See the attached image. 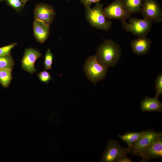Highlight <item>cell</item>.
<instances>
[{
    "instance_id": "23",
    "label": "cell",
    "mask_w": 162,
    "mask_h": 162,
    "mask_svg": "<svg viewBox=\"0 0 162 162\" xmlns=\"http://www.w3.org/2000/svg\"><path fill=\"white\" fill-rule=\"evenodd\" d=\"M17 44V43H14L9 45L0 47V56L10 54L12 49Z\"/></svg>"
},
{
    "instance_id": "4",
    "label": "cell",
    "mask_w": 162,
    "mask_h": 162,
    "mask_svg": "<svg viewBox=\"0 0 162 162\" xmlns=\"http://www.w3.org/2000/svg\"><path fill=\"white\" fill-rule=\"evenodd\" d=\"M121 22L122 27L127 32L138 37L147 34L151 30L153 22L145 18L141 19L135 17L130 19L129 23L125 20Z\"/></svg>"
},
{
    "instance_id": "20",
    "label": "cell",
    "mask_w": 162,
    "mask_h": 162,
    "mask_svg": "<svg viewBox=\"0 0 162 162\" xmlns=\"http://www.w3.org/2000/svg\"><path fill=\"white\" fill-rule=\"evenodd\" d=\"M53 59V54L51 52L50 49H48L46 51L44 62V68L46 70L51 69Z\"/></svg>"
},
{
    "instance_id": "25",
    "label": "cell",
    "mask_w": 162,
    "mask_h": 162,
    "mask_svg": "<svg viewBox=\"0 0 162 162\" xmlns=\"http://www.w3.org/2000/svg\"><path fill=\"white\" fill-rule=\"evenodd\" d=\"M132 161L130 158H128L127 156H124L121 158L119 162H132Z\"/></svg>"
},
{
    "instance_id": "24",
    "label": "cell",
    "mask_w": 162,
    "mask_h": 162,
    "mask_svg": "<svg viewBox=\"0 0 162 162\" xmlns=\"http://www.w3.org/2000/svg\"><path fill=\"white\" fill-rule=\"evenodd\" d=\"M101 0H80V2L85 6V8L90 7L92 3H97Z\"/></svg>"
},
{
    "instance_id": "19",
    "label": "cell",
    "mask_w": 162,
    "mask_h": 162,
    "mask_svg": "<svg viewBox=\"0 0 162 162\" xmlns=\"http://www.w3.org/2000/svg\"><path fill=\"white\" fill-rule=\"evenodd\" d=\"M8 4L16 11H20L25 3L22 0H5Z\"/></svg>"
},
{
    "instance_id": "7",
    "label": "cell",
    "mask_w": 162,
    "mask_h": 162,
    "mask_svg": "<svg viewBox=\"0 0 162 162\" xmlns=\"http://www.w3.org/2000/svg\"><path fill=\"white\" fill-rule=\"evenodd\" d=\"M140 13L144 18L158 23L162 21V10L156 0H143Z\"/></svg>"
},
{
    "instance_id": "15",
    "label": "cell",
    "mask_w": 162,
    "mask_h": 162,
    "mask_svg": "<svg viewBox=\"0 0 162 162\" xmlns=\"http://www.w3.org/2000/svg\"><path fill=\"white\" fill-rule=\"evenodd\" d=\"M146 132V131L141 132H128L123 135H118V136L122 141L126 142L128 144V147H130L143 136Z\"/></svg>"
},
{
    "instance_id": "9",
    "label": "cell",
    "mask_w": 162,
    "mask_h": 162,
    "mask_svg": "<svg viewBox=\"0 0 162 162\" xmlns=\"http://www.w3.org/2000/svg\"><path fill=\"white\" fill-rule=\"evenodd\" d=\"M34 12L35 19L42 21L49 26L52 23L56 14L53 6L43 3L37 4Z\"/></svg>"
},
{
    "instance_id": "17",
    "label": "cell",
    "mask_w": 162,
    "mask_h": 162,
    "mask_svg": "<svg viewBox=\"0 0 162 162\" xmlns=\"http://www.w3.org/2000/svg\"><path fill=\"white\" fill-rule=\"evenodd\" d=\"M12 78V70L0 69V83L3 87H8Z\"/></svg>"
},
{
    "instance_id": "5",
    "label": "cell",
    "mask_w": 162,
    "mask_h": 162,
    "mask_svg": "<svg viewBox=\"0 0 162 162\" xmlns=\"http://www.w3.org/2000/svg\"><path fill=\"white\" fill-rule=\"evenodd\" d=\"M128 153V148L121 147L118 141L110 139L102 156L101 162H119L123 157Z\"/></svg>"
},
{
    "instance_id": "14",
    "label": "cell",
    "mask_w": 162,
    "mask_h": 162,
    "mask_svg": "<svg viewBox=\"0 0 162 162\" xmlns=\"http://www.w3.org/2000/svg\"><path fill=\"white\" fill-rule=\"evenodd\" d=\"M140 108L142 112H162V104L158 99L146 96L141 101Z\"/></svg>"
},
{
    "instance_id": "26",
    "label": "cell",
    "mask_w": 162,
    "mask_h": 162,
    "mask_svg": "<svg viewBox=\"0 0 162 162\" xmlns=\"http://www.w3.org/2000/svg\"><path fill=\"white\" fill-rule=\"evenodd\" d=\"M23 0V1L25 3L27 1H28V0Z\"/></svg>"
},
{
    "instance_id": "18",
    "label": "cell",
    "mask_w": 162,
    "mask_h": 162,
    "mask_svg": "<svg viewBox=\"0 0 162 162\" xmlns=\"http://www.w3.org/2000/svg\"><path fill=\"white\" fill-rule=\"evenodd\" d=\"M14 64V60L10 54L0 56V69H7L12 70Z\"/></svg>"
},
{
    "instance_id": "21",
    "label": "cell",
    "mask_w": 162,
    "mask_h": 162,
    "mask_svg": "<svg viewBox=\"0 0 162 162\" xmlns=\"http://www.w3.org/2000/svg\"><path fill=\"white\" fill-rule=\"evenodd\" d=\"M156 94L154 98L158 99L162 94V74L160 73L157 76L155 80Z\"/></svg>"
},
{
    "instance_id": "6",
    "label": "cell",
    "mask_w": 162,
    "mask_h": 162,
    "mask_svg": "<svg viewBox=\"0 0 162 162\" xmlns=\"http://www.w3.org/2000/svg\"><path fill=\"white\" fill-rule=\"evenodd\" d=\"M162 136V132H158L153 130L146 131V134L143 136L136 142L131 146L128 148V153L142 157L147 148Z\"/></svg>"
},
{
    "instance_id": "8",
    "label": "cell",
    "mask_w": 162,
    "mask_h": 162,
    "mask_svg": "<svg viewBox=\"0 0 162 162\" xmlns=\"http://www.w3.org/2000/svg\"><path fill=\"white\" fill-rule=\"evenodd\" d=\"M103 11L104 15L108 19L121 21L131 17V14L125 9L121 0H115L103 8Z\"/></svg>"
},
{
    "instance_id": "11",
    "label": "cell",
    "mask_w": 162,
    "mask_h": 162,
    "mask_svg": "<svg viewBox=\"0 0 162 162\" xmlns=\"http://www.w3.org/2000/svg\"><path fill=\"white\" fill-rule=\"evenodd\" d=\"M151 44V40L144 36L138 37L133 40L130 42V46L132 50L135 54L141 56L148 52Z\"/></svg>"
},
{
    "instance_id": "3",
    "label": "cell",
    "mask_w": 162,
    "mask_h": 162,
    "mask_svg": "<svg viewBox=\"0 0 162 162\" xmlns=\"http://www.w3.org/2000/svg\"><path fill=\"white\" fill-rule=\"evenodd\" d=\"M84 70L86 77L95 84L105 78L107 67L99 63L95 55L87 58L84 66Z\"/></svg>"
},
{
    "instance_id": "16",
    "label": "cell",
    "mask_w": 162,
    "mask_h": 162,
    "mask_svg": "<svg viewBox=\"0 0 162 162\" xmlns=\"http://www.w3.org/2000/svg\"><path fill=\"white\" fill-rule=\"evenodd\" d=\"M126 10L130 14L140 13L143 0H122Z\"/></svg>"
},
{
    "instance_id": "2",
    "label": "cell",
    "mask_w": 162,
    "mask_h": 162,
    "mask_svg": "<svg viewBox=\"0 0 162 162\" xmlns=\"http://www.w3.org/2000/svg\"><path fill=\"white\" fill-rule=\"evenodd\" d=\"M103 6V5L98 2L93 8H85L86 19L92 27L108 31L111 27L112 22L104 15Z\"/></svg>"
},
{
    "instance_id": "1",
    "label": "cell",
    "mask_w": 162,
    "mask_h": 162,
    "mask_svg": "<svg viewBox=\"0 0 162 162\" xmlns=\"http://www.w3.org/2000/svg\"><path fill=\"white\" fill-rule=\"evenodd\" d=\"M122 55L119 45L107 39L99 46L95 55L98 62L106 67H113L119 61Z\"/></svg>"
},
{
    "instance_id": "12",
    "label": "cell",
    "mask_w": 162,
    "mask_h": 162,
    "mask_svg": "<svg viewBox=\"0 0 162 162\" xmlns=\"http://www.w3.org/2000/svg\"><path fill=\"white\" fill-rule=\"evenodd\" d=\"M141 162H145L153 158H162V136L151 144L146 149Z\"/></svg>"
},
{
    "instance_id": "13",
    "label": "cell",
    "mask_w": 162,
    "mask_h": 162,
    "mask_svg": "<svg viewBox=\"0 0 162 162\" xmlns=\"http://www.w3.org/2000/svg\"><path fill=\"white\" fill-rule=\"evenodd\" d=\"M33 28L34 35L37 40L40 43H44L49 35L50 26L42 21L35 19Z\"/></svg>"
},
{
    "instance_id": "22",
    "label": "cell",
    "mask_w": 162,
    "mask_h": 162,
    "mask_svg": "<svg viewBox=\"0 0 162 162\" xmlns=\"http://www.w3.org/2000/svg\"><path fill=\"white\" fill-rule=\"evenodd\" d=\"M37 76L40 81L47 84L52 79L50 74L45 70L39 73Z\"/></svg>"
},
{
    "instance_id": "27",
    "label": "cell",
    "mask_w": 162,
    "mask_h": 162,
    "mask_svg": "<svg viewBox=\"0 0 162 162\" xmlns=\"http://www.w3.org/2000/svg\"><path fill=\"white\" fill-rule=\"evenodd\" d=\"M5 1V0H0V2L2 1Z\"/></svg>"
},
{
    "instance_id": "10",
    "label": "cell",
    "mask_w": 162,
    "mask_h": 162,
    "mask_svg": "<svg viewBox=\"0 0 162 162\" xmlns=\"http://www.w3.org/2000/svg\"><path fill=\"white\" fill-rule=\"evenodd\" d=\"M41 56L42 54L36 49L32 48L26 49L21 61L22 69L31 74L37 72L34 64Z\"/></svg>"
}]
</instances>
